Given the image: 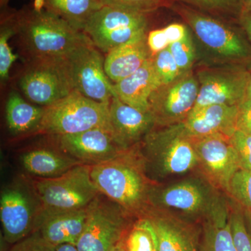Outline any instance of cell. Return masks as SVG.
<instances>
[{
	"mask_svg": "<svg viewBox=\"0 0 251 251\" xmlns=\"http://www.w3.org/2000/svg\"><path fill=\"white\" fill-rule=\"evenodd\" d=\"M230 204L231 230L237 251H251V235L248 230L242 207Z\"/></svg>",
	"mask_w": 251,
	"mask_h": 251,
	"instance_id": "obj_30",
	"label": "cell"
},
{
	"mask_svg": "<svg viewBox=\"0 0 251 251\" xmlns=\"http://www.w3.org/2000/svg\"><path fill=\"white\" fill-rule=\"evenodd\" d=\"M147 15L105 5L90 18L83 31L97 49L108 53L112 49L147 34Z\"/></svg>",
	"mask_w": 251,
	"mask_h": 251,
	"instance_id": "obj_8",
	"label": "cell"
},
{
	"mask_svg": "<svg viewBox=\"0 0 251 251\" xmlns=\"http://www.w3.org/2000/svg\"><path fill=\"white\" fill-rule=\"evenodd\" d=\"M148 133L139 148L147 173L156 179L184 175L198 169L194 140L183 123L160 127ZM139 147V146H138Z\"/></svg>",
	"mask_w": 251,
	"mask_h": 251,
	"instance_id": "obj_3",
	"label": "cell"
},
{
	"mask_svg": "<svg viewBox=\"0 0 251 251\" xmlns=\"http://www.w3.org/2000/svg\"><path fill=\"white\" fill-rule=\"evenodd\" d=\"M246 97L251 98V71L249 72V82H248L247 96H246Z\"/></svg>",
	"mask_w": 251,
	"mask_h": 251,
	"instance_id": "obj_43",
	"label": "cell"
},
{
	"mask_svg": "<svg viewBox=\"0 0 251 251\" xmlns=\"http://www.w3.org/2000/svg\"><path fill=\"white\" fill-rule=\"evenodd\" d=\"M29 192L23 186L4 189L0 199V219L5 240L15 244L35 229L40 214Z\"/></svg>",
	"mask_w": 251,
	"mask_h": 251,
	"instance_id": "obj_16",
	"label": "cell"
},
{
	"mask_svg": "<svg viewBox=\"0 0 251 251\" xmlns=\"http://www.w3.org/2000/svg\"><path fill=\"white\" fill-rule=\"evenodd\" d=\"M249 218H250V224H251V217H250V216H249Z\"/></svg>",
	"mask_w": 251,
	"mask_h": 251,
	"instance_id": "obj_45",
	"label": "cell"
},
{
	"mask_svg": "<svg viewBox=\"0 0 251 251\" xmlns=\"http://www.w3.org/2000/svg\"><path fill=\"white\" fill-rule=\"evenodd\" d=\"M16 35L27 62L61 61L92 43L84 31L46 9L16 14Z\"/></svg>",
	"mask_w": 251,
	"mask_h": 251,
	"instance_id": "obj_1",
	"label": "cell"
},
{
	"mask_svg": "<svg viewBox=\"0 0 251 251\" xmlns=\"http://www.w3.org/2000/svg\"><path fill=\"white\" fill-rule=\"evenodd\" d=\"M177 11L198 39L214 53L238 60L250 57V50L245 41L230 28L188 7H179Z\"/></svg>",
	"mask_w": 251,
	"mask_h": 251,
	"instance_id": "obj_14",
	"label": "cell"
},
{
	"mask_svg": "<svg viewBox=\"0 0 251 251\" xmlns=\"http://www.w3.org/2000/svg\"><path fill=\"white\" fill-rule=\"evenodd\" d=\"M112 251H126L124 239L117 244L116 247L114 248Z\"/></svg>",
	"mask_w": 251,
	"mask_h": 251,
	"instance_id": "obj_41",
	"label": "cell"
},
{
	"mask_svg": "<svg viewBox=\"0 0 251 251\" xmlns=\"http://www.w3.org/2000/svg\"><path fill=\"white\" fill-rule=\"evenodd\" d=\"M87 208L78 210L40 214L36 221V234L51 245L71 244L76 246L85 229Z\"/></svg>",
	"mask_w": 251,
	"mask_h": 251,
	"instance_id": "obj_20",
	"label": "cell"
},
{
	"mask_svg": "<svg viewBox=\"0 0 251 251\" xmlns=\"http://www.w3.org/2000/svg\"><path fill=\"white\" fill-rule=\"evenodd\" d=\"M16 34V14L10 16L1 24L0 33V77L1 81L7 80L10 69L17 59L10 47L9 40Z\"/></svg>",
	"mask_w": 251,
	"mask_h": 251,
	"instance_id": "obj_28",
	"label": "cell"
},
{
	"mask_svg": "<svg viewBox=\"0 0 251 251\" xmlns=\"http://www.w3.org/2000/svg\"><path fill=\"white\" fill-rule=\"evenodd\" d=\"M45 107L28 103L16 92L10 93L6 105L8 128L14 135L35 132L41 123Z\"/></svg>",
	"mask_w": 251,
	"mask_h": 251,
	"instance_id": "obj_25",
	"label": "cell"
},
{
	"mask_svg": "<svg viewBox=\"0 0 251 251\" xmlns=\"http://www.w3.org/2000/svg\"><path fill=\"white\" fill-rule=\"evenodd\" d=\"M148 43L152 55L168 49L171 45L163 28L150 31L148 36Z\"/></svg>",
	"mask_w": 251,
	"mask_h": 251,
	"instance_id": "obj_37",
	"label": "cell"
},
{
	"mask_svg": "<svg viewBox=\"0 0 251 251\" xmlns=\"http://www.w3.org/2000/svg\"><path fill=\"white\" fill-rule=\"evenodd\" d=\"M249 79V71L243 68L200 72L199 93L191 112L214 104L237 106L247 96Z\"/></svg>",
	"mask_w": 251,
	"mask_h": 251,
	"instance_id": "obj_13",
	"label": "cell"
},
{
	"mask_svg": "<svg viewBox=\"0 0 251 251\" xmlns=\"http://www.w3.org/2000/svg\"><path fill=\"white\" fill-rule=\"evenodd\" d=\"M27 240L36 251H79L76 246L71 244L51 245L41 240L36 234H34Z\"/></svg>",
	"mask_w": 251,
	"mask_h": 251,
	"instance_id": "obj_38",
	"label": "cell"
},
{
	"mask_svg": "<svg viewBox=\"0 0 251 251\" xmlns=\"http://www.w3.org/2000/svg\"><path fill=\"white\" fill-rule=\"evenodd\" d=\"M240 21L244 31L251 41V11H242Z\"/></svg>",
	"mask_w": 251,
	"mask_h": 251,
	"instance_id": "obj_39",
	"label": "cell"
},
{
	"mask_svg": "<svg viewBox=\"0 0 251 251\" xmlns=\"http://www.w3.org/2000/svg\"><path fill=\"white\" fill-rule=\"evenodd\" d=\"M242 11H251V0H244Z\"/></svg>",
	"mask_w": 251,
	"mask_h": 251,
	"instance_id": "obj_42",
	"label": "cell"
},
{
	"mask_svg": "<svg viewBox=\"0 0 251 251\" xmlns=\"http://www.w3.org/2000/svg\"><path fill=\"white\" fill-rule=\"evenodd\" d=\"M199 87L191 71L182 73L170 83L159 86L149 99V112L155 126L183 123L194 108Z\"/></svg>",
	"mask_w": 251,
	"mask_h": 251,
	"instance_id": "obj_9",
	"label": "cell"
},
{
	"mask_svg": "<svg viewBox=\"0 0 251 251\" xmlns=\"http://www.w3.org/2000/svg\"><path fill=\"white\" fill-rule=\"evenodd\" d=\"M18 84L29 101L42 107L58 101L74 91L64 59L27 62Z\"/></svg>",
	"mask_w": 251,
	"mask_h": 251,
	"instance_id": "obj_10",
	"label": "cell"
},
{
	"mask_svg": "<svg viewBox=\"0 0 251 251\" xmlns=\"http://www.w3.org/2000/svg\"><path fill=\"white\" fill-rule=\"evenodd\" d=\"M108 6H117L148 14L161 6H166L171 0H102Z\"/></svg>",
	"mask_w": 251,
	"mask_h": 251,
	"instance_id": "obj_34",
	"label": "cell"
},
{
	"mask_svg": "<svg viewBox=\"0 0 251 251\" xmlns=\"http://www.w3.org/2000/svg\"><path fill=\"white\" fill-rule=\"evenodd\" d=\"M23 168L29 174L43 179L53 178L82 164L65 153L49 149H37L25 153L21 158Z\"/></svg>",
	"mask_w": 251,
	"mask_h": 251,
	"instance_id": "obj_24",
	"label": "cell"
},
{
	"mask_svg": "<svg viewBox=\"0 0 251 251\" xmlns=\"http://www.w3.org/2000/svg\"><path fill=\"white\" fill-rule=\"evenodd\" d=\"M141 218L152 225L159 251H199L198 234L191 221L153 206H150Z\"/></svg>",
	"mask_w": 251,
	"mask_h": 251,
	"instance_id": "obj_17",
	"label": "cell"
},
{
	"mask_svg": "<svg viewBox=\"0 0 251 251\" xmlns=\"http://www.w3.org/2000/svg\"><path fill=\"white\" fill-rule=\"evenodd\" d=\"M237 115L236 105L214 104L191 112L183 125L194 139L215 135L231 138L237 130Z\"/></svg>",
	"mask_w": 251,
	"mask_h": 251,
	"instance_id": "obj_19",
	"label": "cell"
},
{
	"mask_svg": "<svg viewBox=\"0 0 251 251\" xmlns=\"http://www.w3.org/2000/svg\"><path fill=\"white\" fill-rule=\"evenodd\" d=\"M13 251H36L31 247V244L28 242V240L25 241L24 242L21 243V244L18 245L15 248Z\"/></svg>",
	"mask_w": 251,
	"mask_h": 251,
	"instance_id": "obj_40",
	"label": "cell"
},
{
	"mask_svg": "<svg viewBox=\"0 0 251 251\" xmlns=\"http://www.w3.org/2000/svg\"><path fill=\"white\" fill-rule=\"evenodd\" d=\"M44 9L83 31L90 18L105 6L102 0H43Z\"/></svg>",
	"mask_w": 251,
	"mask_h": 251,
	"instance_id": "obj_26",
	"label": "cell"
},
{
	"mask_svg": "<svg viewBox=\"0 0 251 251\" xmlns=\"http://www.w3.org/2000/svg\"><path fill=\"white\" fill-rule=\"evenodd\" d=\"M198 169L201 176L214 187L226 193L234 174L241 169L230 138L223 135L194 139Z\"/></svg>",
	"mask_w": 251,
	"mask_h": 251,
	"instance_id": "obj_12",
	"label": "cell"
},
{
	"mask_svg": "<svg viewBox=\"0 0 251 251\" xmlns=\"http://www.w3.org/2000/svg\"><path fill=\"white\" fill-rule=\"evenodd\" d=\"M168 49L181 74L191 71L196 53L189 32L182 40L170 45Z\"/></svg>",
	"mask_w": 251,
	"mask_h": 251,
	"instance_id": "obj_32",
	"label": "cell"
},
{
	"mask_svg": "<svg viewBox=\"0 0 251 251\" xmlns=\"http://www.w3.org/2000/svg\"><path fill=\"white\" fill-rule=\"evenodd\" d=\"M126 251H157L158 242L152 225L140 218L127 231L125 238Z\"/></svg>",
	"mask_w": 251,
	"mask_h": 251,
	"instance_id": "obj_27",
	"label": "cell"
},
{
	"mask_svg": "<svg viewBox=\"0 0 251 251\" xmlns=\"http://www.w3.org/2000/svg\"><path fill=\"white\" fill-rule=\"evenodd\" d=\"M151 56L146 34L107 53L104 59L105 74L113 84L116 83L134 74Z\"/></svg>",
	"mask_w": 251,
	"mask_h": 251,
	"instance_id": "obj_21",
	"label": "cell"
},
{
	"mask_svg": "<svg viewBox=\"0 0 251 251\" xmlns=\"http://www.w3.org/2000/svg\"><path fill=\"white\" fill-rule=\"evenodd\" d=\"M230 204L226 199L202 221L199 251H237L231 230Z\"/></svg>",
	"mask_w": 251,
	"mask_h": 251,
	"instance_id": "obj_23",
	"label": "cell"
},
{
	"mask_svg": "<svg viewBox=\"0 0 251 251\" xmlns=\"http://www.w3.org/2000/svg\"><path fill=\"white\" fill-rule=\"evenodd\" d=\"M211 11H232L237 9L241 0H181Z\"/></svg>",
	"mask_w": 251,
	"mask_h": 251,
	"instance_id": "obj_35",
	"label": "cell"
},
{
	"mask_svg": "<svg viewBox=\"0 0 251 251\" xmlns=\"http://www.w3.org/2000/svg\"><path fill=\"white\" fill-rule=\"evenodd\" d=\"M74 91L110 105L115 97L113 83L104 69V59L93 43L82 46L64 59Z\"/></svg>",
	"mask_w": 251,
	"mask_h": 251,
	"instance_id": "obj_11",
	"label": "cell"
},
{
	"mask_svg": "<svg viewBox=\"0 0 251 251\" xmlns=\"http://www.w3.org/2000/svg\"><path fill=\"white\" fill-rule=\"evenodd\" d=\"M138 145L91 166V176L99 192L140 219L150 207V195L157 183L147 173Z\"/></svg>",
	"mask_w": 251,
	"mask_h": 251,
	"instance_id": "obj_2",
	"label": "cell"
},
{
	"mask_svg": "<svg viewBox=\"0 0 251 251\" xmlns=\"http://www.w3.org/2000/svg\"><path fill=\"white\" fill-rule=\"evenodd\" d=\"M227 194L244 208L251 217V171L239 170L229 183Z\"/></svg>",
	"mask_w": 251,
	"mask_h": 251,
	"instance_id": "obj_29",
	"label": "cell"
},
{
	"mask_svg": "<svg viewBox=\"0 0 251 251\" xmlns=\"http://www.w3.org/2000/svg\"><path fill=\"white\" fill-rule=\"evenodd\" d=\"M221 192L203 176H192L166 186L154 185L150 206L172 211L191 222L202 221L227 199Z\"/></svg>",
	"mask_w": 251,
	"mask_h": 251,
	"instance_id": "obj_4",
	"label": "cell"
},
{
	"mask_svg": "<svg viewBox=\"0 0 251 251\" xmlns=\"http://www.w3.org/2000/svg\"><path fill=\"white\" fill-rule=\"evenodd\" d=\"M9 1L10 0H0V4H1V6H5L7 5Z\"/></svg>",
	"mask_w": 251,
	"mask_h": 251,
	"instance_id": "obj_44",
	"label": "cell"
},
{
	"mask_svg": "<svg viewBox=\"0 0 251 251\" xmlns=\"http://www.w3.org/2000/svg\"><path fill=\"white\" fill-rule=\"evenodd\" d=\"M237 130L251 135V98L245 99L237 105Z\"/></svg>",
	"mask_w": 251,
	"mask_h": 251,
	"instance_id": "obj_36",
	"label": "cell"
},
{
	"mask_svg": "<svg viewBox=\"0 0 251 251\" xmlns=\"http://www.w3.org/2000/svg\"><path fill=\"white\" fill-rule=\"evenodd\" d=\"M230 142L235 149L241 169L251 171V135L236 130Z\"/></svg>",
	"mask_w": 251,
	"mask_h": 251,
	"instance_id": "obj_33",
	"label": "cell"
},
{
	"mask_svg": "<svg viewBox=\"0 0 251 251\" xmlns=\"http://www.w3.org/2000/svg\"><path fill=\"white\" fill-rule=\"evenodd\" d=\"M152 61L161 85L173 82L181 74L168 48L152 55Z\"/></svg>",
	"mask_w": 251,
	"mask_h": 251,
	"instance_id": "obj_31",
	"label": "cell"
},
{
	"mask_svg": "<svg viewBox=\"0 0 251 251\" xmlns=\"http://www.w3.org/2000/svg\"><path fill=\"white\" fill-rule=\"evenodd\" d=\"M102 126L110 127L109 105L74 91L45 107L44 117L35 132L56 136L76 134Z\"/></svg>",
	"mask_w": 251,
	"mask_h": 251,
	"instance_id": "obj_5",
	"label": "cell"
},
{
	"mask_svg": "<svg viewBox=\"0 0 251 251\" xmlns=\"http://www.w3.org/2000/svg\"><path fill=\"white\" fill-rule=\"evenodd\" d=\"M128 213L99 193L87 206L85 229L76 247L79 251H112L129 227Z\"/></svg>",
	"mask_w": 251,
	"mask_h": 251,
	"instance_id": "obj_7",
	"label": "cell"
},
{
	"mask_svg": "<svg viewBox=\"0 0 251 251\" xmlns=\"http://www.w3.org/2000/svg\"><path fill=\"white\" fill-rule=\"evenodd\" d=\"M161 85L152 61V56L148 62L130 76L113 84L115 97L124 103L148 112L150 96Z\"/></svg>",
	"mask_w": 251,
	"mask_h": 251,
	"instance_id": "obj_22",
	"label": "cell"
},
{
	"mask_svg": "<svg viewBox=\"0 0 251 251\" xmlns=\"http://www.w3.org/2000/svg\"><path fill=\"white\" fill-rule=\"evenodd\" d=\"M59 150L82 164L95 166L114 159L127 150L117 143L110 127L54 136Z\"/></svg>",
	"mask_w": 251,
	"mask_h": 251,
	"instance_id": "obj_15",
	"label": "cell"
},
{
	"mask_svg": "<svg viewBox=\"0 0 251 251\" xmlns=\"http://www.w3.org/2000/svg\"><path fill=\"white\" fill-rule=\"evenodd\" d=\"M34 187L41 202L40 214L85 209L100 193L91 176V166L85 164L57 177L38 180Z\"/></svg>",
	"mask_w": 251,
	"mask_h": 251,
	"instance_id": "obj_6",
	"label": "cell"
},
{
	"mask_svg": "<svg viewBox=\"0 0 251 251\" xmlns=\"http://www.w3.org/2000/svg\"><path fill=\"white\" fill-rule=\"evenodd\" d=\"M109 125L117 143L125 150L139 145L155 126L150 112L133 108L117 97L109 105Z\"/></svg>",
	"mask_w": 251,
	"mask_h": 251,
	"instance_id": "obj_18",
	"label": "cell"
}]
</instances>
